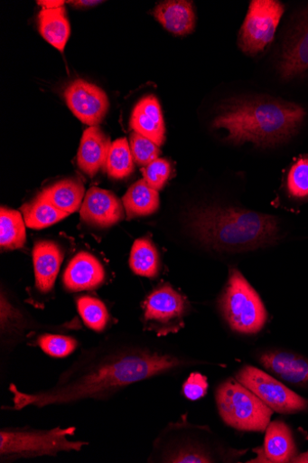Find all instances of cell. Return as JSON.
I'll list each match as a JSON object with an SVG mask.
<instances>
[{"label": "cell", "instance_id": "1", "mask_svg": "<svg viewBox=\"0 0 308 463\" xmlns=\"http://www.w3.org/2000/svg\"><path fill=\"white\" fill-rule=\"evenodd\" d=\"M200 364L199 361L124 343H107L82 351L51 388L28 393L10 385L13 411L107 401L124 389L151 378Z\"/></svg>", "mask_w": 308, "mask_h": 463}, {"label": "cell", "instance_id": "2", "mask_svg": "<svg viewBox=\"0 0 308 463\" xmlns=\"http://www.w3.org/2000/svg\"><path fill=\"white\" fill-rule=\"evenodd\" d=\"M303 107L270 98L241 99L229 102L214 118V129H226L228 142H251L274 146L287 141L298 130Z\"/></svg>", "mask_w": 308, "mask_h": 463}, {"label": "cell", "instance_id": "3", "mask_svg": "<svg viewBox=\"0 0 308 463\" xmlns=\"http://www.w3.org/2000/svg\"><path fill=\"white\" fill-rule=\"evenodd\" d=\"M190 226L205 245L244 251L273 245L279 236L276 218L237 208H206L194 213Z\"/></svg>", "mask_w": 308, "mask_h": 463}, {"label": "cell", "instance_id": "4", "mask_svg": "<svg viewBox=\"0 0 308 463\" xmlns=\"http://www.w3.org/2000/svg\"><path fill=\"white\" fill-rule=\"evenodd\" d=\"M215 400L224 423L238 431H266L275 412L234 378L218 386Z\"/></svg>", "mask_w": 308, "mask_h": 463}, {"label": "cell", "instance_id": "5", "mask_svg": "<svg viewBox=\"0 0 308 463\" xmlns=\"http://www.w3.org/2000/svg\"><path fill=\"white\" fill-rule=\"evenodd\" d=\"M75 428H56L49 430L7 429L0 431V458L3 461L43 456L61 452L79 451L88 442L70 441Z\"/></svg>", "mask_w": 308, "mask_h": 463}, {"label": "cell", "instance_id": "6", "mask_svg": "<svg viewBox=\"0 0 308 463\" xmlns=\"http://www.w3.org/2000/svg\"><path fill=\"white\" fill-rule=\"evenodd\" d=\"M219 307L231 329L239 334H257L268 319L257 292L237 269L230 270Z\"/></svg>", "mask_w": 308, "mask_h": 463}, {"label": "cell", "instance_id": "7", "mask_svg": "<svg viewBox=\"0 0 308 463\" xmlns=\"http://www.w3.org/2000/svg\"><path fill=\"white\" fill-rule=\"evenodd\" d=\"M236 380L255 393L274 411L281 414L308 412V400L301 397L271 373L252 365H245Z\"/></svg>", "mask_w": 308, "mask_h": 463}, {"label": "cell", "instance_id": "8", "mask_svg": "<svg viewBox=\"0 0 308 463\" xmlns=\"http://www.w3.org/2000/svg\"><path fill=\"white\" fill-rule=\"evenodd\" d=\"M285 7L276 0H253L241 27L238 45L242 52L256 55L274 40Z\"/></svg>", "mask_w": 308, "mask_h": 463}, {"label": "cell", "instance_id": "9", "mask_svg": "<svg viewBox=\"0 0 308 463\" xmlns=\"http://www.w3.org/2000/svg\"><path fill=\"white\" fill-rule=\"evenodd\" d=\"M188 310L185 298L164 284L155 288L144 304V317L148 329L158 335L178 332L184 326Z\"/></svg>", "mask_w": 308, "mask_h": 463}, {"label": "cell", "instance_id": "10", "mask_svg": "<svg viewBox=\"0 0 308 463\" xmlns=\"http://www.w3.org/2000/svg\"><path fill=\"white\" fill-rule=\"evenodd\" d=\"M64 97L71 112L91 128L104 120L109 109L106 92L82 79L71 81L64 91Z\"/></svg>", "mask_w": 308, "mask_h": 463}, {"label": "cell", "instance_id": "11", "mask_svg": "<svg viewBox=\"0 0 308 463\" xmlns=\"http://www.w3.org/2000/svg\"><path fill=\"white\" fill-rule=\"evenodd\" d=\"M258 363L277 380L293 387L308 390V358L282 349L264 351Z\"/></svg>", "mask_w": 308, "mask_h": 463}, {"label": "cell", "instance_id": "12", "mask_svg": "<svg viewBox=\"0 0 308 463\" xmlns=\"http://www.w3.org/2000/svg\"><path fill=\"white\" fill-rule=\"evenodd\" d=\"M79 210L84 222L98 228H109L125 217L123 203L113 193L98 187L87 192Z\"/></svg>", "mask_w": 308, "mask_h": 463}, {"label": "cell", "instance_id": "13", "mask_svg": "<svg viewBox=\"0 0 308 463\" xmlns=\"http://www.w3.org/2000/svg\"><path fill=\"white\" fill-rule=\"evenodd\" d=\"M308 71V10L305 11L285 41L279 72L291 79Z\"/></svg>", "mask_w": 308, "mask_h": 463}, {"label": "cell", "instance_id": "14", "mask_svg": "<svg viewBox=\"0 0 308 463\" xmlns=\"http://www.w3.org/2000/svg\"><path fill=\"white\" fill-rule=\"evenodd\" d=\"M266 439L257 457L249 462L287 463L298 455L291 428L282 420L271 422L266 430Z\"/></svg>", "mask_w": 308, "mask_h": 463}, {"label": "cell", "instance_id": "15", "mask_svg": "<svg viewBox=\"0 0 308 463\" xmlns=\"http://www.w3.org/2000/svg\"><path fill=\"white\" fill-rule=\"evenodd\" d=\"M64 260L61 247L52 241H36L33 250L35 288L43 294L54 288Z\"/></svg>", "mask_w": 308, "mask_h": 463}, {"label": "cell", "instance_id": "16", "mask_svg": "<svg viewBox=\"0 0 308 463\" xmlns=\"http://www.w3.org/2000/svg\"><path fill=\"white\" fill-rule=\"evenodd\" d=\"M106 279L101 262L89 252L80 251L68 265L63 275V285L68 291L92 290Z\"/></svg>", "mask_w": 308, "mask_h": 463}, {"label": "cell", "instance_id": "17", "mask_svg": "<svg viewBox=\"0 0 308 463\" xmlns=\"http://www.w3.org/2000/svg\"><path fill=\"white\" fill-rule=\"evenodd\" d=\"M111 145L110 138L98 126L85 130L77 156L79 170L87 176L95 177L107 166Z\"/></svg>", "mask_w": 308, "mask_h": 463}, {"label": "cell", "instance_id": "18", "mask_svg": "<svg viewBox=\"0 0 308 463\" xmlns=\"http://www.w3.org/2000/svg\"><path fill=\"white\" fill-rule=\"evenodd\" d=\"M130 128L161 146L165 141V126L160 103L151 95L144 98L132 111Z\"/></svg>", "mask_w": 308, "mask_h": 463}, {"label": "cell", "instance_id": "19", "mask_svg": "<svg viewBox=\"0 0 308 463\" xmlns=\"http://www.w3.org/2000/svg\"><path fill=\"white\" fill-rule=\"evenodd\" d=\"M154 18L175 35L191 33L196 24L192 3L186 0H169L161 3L154 10Z\"/></svg>", "mask_w": 308, "mask_h": 463}, {"label": "cell", "instance_id": "20", "mask_svg": "<svg viewBox=\"0 0 308 463\" xmlns=\"http://www.w3.org/2000/svg\"><path fill=\"white\" fill-rule=\"evenodd\" d=\"M37 24L42 37L63 53L70 35V24L65 8L42 9L37 17Z\"/></svg>", "mask_w": 308, "mask_h": 463}, {"label": "cell", "instance_id": "21", "mask_svg": "<svg viewBox=\"0 0 308 463\" xmlns=\"http://www.w3.org/2000/svg\"><path fill=\"white\" fill-rule=\"evenodd\" d=\"M128 219L150 216L160 205L158 191L150 187L145 180L132 185L122 199Z\"/></svg>", "mask_w": 308, "mask_h": 463}, {"label": "cell", "instance_id": "22", "mask_svg": "<svg viewBox=\"0 0 308 463\" xmlns=\"http://www.w3.org/2000/svg\"><path fill=\"white\" fill-rule=\"evenodd\" d=\"M26 226L34 230L52 226L70 215L55 206L42 193L22 207Z\"/></svg>", "mask_w": 308, "mask_h": 463}, {"label": "cell", "instance_id": "23", "mask_svg": "<svg viewBox=\"0 0 308 463\" xmlns=\"http://www.w3.org/2000/svg\"><path fill=\"white\" fill-rule=\"evenodd\" d=\"M84 193V185L76 178L61 180L42 191L55 206L69 215L80 209Z\"/></svg>", "mask_w": 308, "mask_h": 463}, {"label": "cell", "instance_id": "24", "mask_svg": "<svg viewBox=\"0 0 308 463\" xmlns=\"http://www.w3.org/2000/svg\"><path fill=\"white\" fill-rule=\"evenodd\" d=\"M129 266L136 275L154 279L161 269L159 252L150 239H138L131 248Z\"/></svg>", "mask_w": 308, "mask_h": 463}, {"label": "cell", "instance_id": "25", "mask_svg": "<svg viewBox=\"0 0 308 463\" xmlns=\"http://www.w3.org/2000/svg\"><path fill=\"white\" fill-rule=\"evenodd\" d=\"M25 222L16 210L2 207L0 213V245L5 250H16L26 242Z\"/></svg>", "mask_w": 308, "mask_h": 463}, {"label": "cell", "instance_id": "26", "mask_svg": "<svg viewBox=\"0 0 308 463\" xmlns=\"http://www.w3.org/2000/svg\"><path fill=\"white\" fill-rule=\"evenodd\" d=\"M135 159L129 144L126 138L115 141L110 147L107 162L108 177L113 180H123L135 172Z\"/></svg>", "mask_w": 308, "mask_h": 463}, {"label": "cell", "instance_id": "27", "mask_svg": "<svg viewBox=\"0 0 308 463\" xmlns=\"http://www.w3.org/2000/svg\"><path fill=\"white\" fill-rule=\"evenodd\" d=\"M77 308L85 325L92 330L102 332L107 326L109 313L99 299L81 297L77 299Z\"/></svg>", "mask_w": 308, "mask_h": 463}, {"label": "cell", "instance_id": "28", "mask_svg": "<svg viewBox=\"0 0 308 463\" xmlns=\"http://www.w3.org/2000/svg\"><path fill=\"white\" fill-rule=\"evenodd\" d=\"M37 345L53 358H65L72 354L78 347V342L69 335L43 334L39 336Z\"/></svg>", "mask_w": 308, "mask_h": 463}, {"label": "cell", "instance_id": "29", "mask_svg": "<svg viewBox=\"0 0 308 463\" xmlns=\"http://www.w3.org/2000/svg\"><path fill=\"white\" fill-rule=\"evenodd\" d=\"M286 184L291 197L308 199V157L300 158L292 165Z\"/></svg>", "mask_w": 308, "mask_h": 463}, {"label": "cell", "instance_id": "30", "mask_svg": "<svg viewBox=\"0 0 308 463\" xmlns=\"http://www.w3.org/2000/svg\"><path fill=\"white\" fill-rule=\"evenodd\" d=\"M129 146L135 162L141 166H147L156 160L160 155L158 146L135 132L130 135Z\"/></svg>", "mask_w": 308, "mask_h": 463}, {"label": "cell", "instance_id": "31", "mask_svg": "<svg viewBox=\"0 0 308 463\" xmlns=\"http://www.w3.org/2000/svg\"><path fill=\"white\" fill-rule=\"evenodd\" d=\"M164 462L173 463H209L215 462L210 452L203 447L192 444L170 450L163 458Z\"/></svg>", "mask_w": 308, "mask_h": 463}, {"label": "cell", "instance_id": "32", "mask_svg": "<svg viewBox=\"0 0 308 463\" xmlns=\"http://www.w3.org/2000/svg\"><path fill=\"white\" fill-rule=\"evenodd\" d=\"M171 171L168 161L157 158L144 168L145 181L153 189L160 191L167 183Z\"/></svg>", "mask_w": 308, "mask_h": 463}, {"label": "cell", "instance_id": "33", "mask_svg": "<svg viewBox=\"0 0 308 463\" xmlns=\"http://www.w3.org/2000/svg\"><path fill=\"white\" fill-rule=\"evenodd\" d=\"M207 377L201 373H192L182 387L184 396L192 402L199 401L206 396L208 392Z\"/></svg>", "mask_w": 308, "mask_h": 463}, {"label": "cell", "instance_id": "34", "mask_svg": "<svg viewBox=\"0 0 308 463\" xmlns=\"http://www.w3.org/2000/svg\"><path fill=\"white\" fill-rule=\"evenodd\" d=\"M23 327V317L18 310L5 298H2V330L8 334L18 332Z\"/></svg>", "mask_w": 308, "mask_h": 463}, {"label": "cell", "instance_id": "35", "mask_svg": "<svg viewBox=\"0 0 308 463\" xmlns=\"http://www.w3.org/2000/svg\"><path fill=\"white\" fill-rule=\"evenodd\" d=\"M45 10H55L63 7L66 4L63 0H38L36 3Z\"/></svg>", "mask_w": 308, "mask_h": 463}, {"label": "cell", "instance_id": "36", "mask_svg": "<svg viewBox=\"0 0 308 463\" xmlns=\"http://www.w3.org/2000/svg\"><path fill=\"white\" fill-rule=\"evenodd\" d=\"M69 4L77 9H86L95 7L103 4L102 2H95V0H78V2H69Z\"/></svg>", "mask_w": 308, "mask_h": 463}, {"label": "cell", "instance_id": "37", "mask_svg": "<svg viewBox=\"0 0 308 463\" xmlns=\"http://www.w3.org/2000/svg\"><path fill=\"white\" fill-rule=\"evenodd\" d=\"M294 463H308V450L298 454L293 460Z\"/></svg>", "mask_w": 308, "mask_h": 463}]
</instances>
